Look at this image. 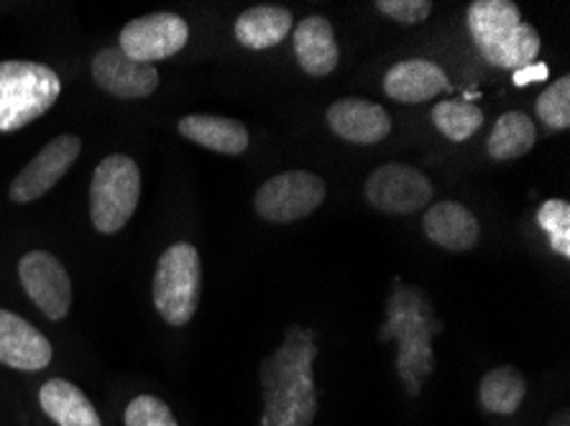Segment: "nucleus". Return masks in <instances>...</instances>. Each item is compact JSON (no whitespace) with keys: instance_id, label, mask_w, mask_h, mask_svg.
<instances>
[{"instance_id":"23","label":"nucleus","mask_w":570,"mask_h":426,"mask_svg":"<svg viewBox=\"0 0 570 426\" xmlns=\"http://www.w3.org/2000/svg\"><path fill=\"white\" fill-rule=\"evenodd\" d=\"M534 110L550 130H566L570 126V77L563 75L552 82L534 102Z\"/></svg>"},{"instance_id":"15","label":"nucleus","mask_w":570,"mask_h":426,"mask_svg":"<svg viewBox=\"0 0 570 426\" xmlns=\"http://www.w3.org/2000/svg\"><path fill=\"white\" fill-rule=\"evenodd\" d=\"M422 228L435 246L465 254L476 248L481 238V225L469 207L461 202H438L422 217Z\"/></svg>"},{"instance_id":"10","label":"nucleus","mask_w":570,"mask_h":426,"mask_svg":"<svg viewBox=\"0 0 570 426\" xmlns=\"http://www.w3.org/2000/svg\"><path fill=\"white\" fill-rule=\"evenodd\" d=\"M82 151L80 136L65 133L57 136L55 141H49L33 159L26 164L23 171L16 174L8 189V197L16 205H29L33 199L45 197L59 179L65 177L69 167L77 161V156Z\"/></svg>"},{"instance_id":"20","label":"nucleus","mask_w":570,"mask_h":426,"mask_svg":"<svg viewBox=\"0 0 570 426\" xmlns=\"http://www.w3.org/2000/svg\"><path fill=\"white\" fill-rule=\"evenodd\" d=\"M534 141H538V130H534L532 118L512 110L504 112L494 123V130H491L487 141V151L494 161H512L532 151Z\"/></svg>"},{"instance_id":"8","label":"nucleus","mask_w":570,"mask_h":426,"mask_svg":"<svg viewBox=\"0 0 570 426\" xmlns=\"http://www.w3.org/2000/svg\"><path fill=\"white\" fill-rule=\"evenodd\" d=\"M189 41V26L177 13H151L124 26L118 49L134 62L151 65L175 57Z\"/></svg>"},{"instance_id":"18","label":"nucleus","mask_w":570,"mask_h":426,"mask_svg":"<svg viewBox=\"0 0 570 426\" xmlns=\"http://www.w3.org/2000/svg\"><path fill=\"white\" fill-rule=\"evenodd\" d=\"M39 404L57 426H102L85 390L65 378H51L39 390Z\"/></svg>"},{"instance_id":"2","label":"nucleus","mask_w":570,"mask_h":426,"mask_svg":"<svg viewBox=\"0 0 570 426\" xmlns=\"http://www.w3.org/2000/svg\"><path fill=\"white\" fill-rule=\"evenodd\" d=\"M469 31L487 62L502 69H524L540 55V33L522 23L512 0H473Z\"/></svg>"},{"instance_id":"7","label":"nucleus","mask_w":570,"mask_h":426,"mask_svg":"<svg viewBox=\"0 0 570 426\" xmlns=\"http://www.w3.org/2000/svg\"><path fill=\"white\" fill-rule=\"evenodd\" d=\"M433 181L410 164H384L366 179V199L379 212H420L433 202Z\"/></svg>"},{"instance_id":"5","label":"nucleus","mask_w":570,"mask_h":426,"mask_svg":"<svg viewBox=\"0 0 570 426\" xmlns=\"http://www.w3.org/2000/svg\"><path fill=\"white\" fill-rule=\"evenodd\" d=\"M141 199V169L126 153L106 156L92 174L90 217L95 230L116 235L131 220Z\"/></svg>"},{"instance_id":"11","label":"nucleus","mask_w":570,"mask_h":426,"mask_svg":"<svg viewBox=\"0 0 570 426\" xmlns=\"http://www.w3.org/2000/svg\"><path fill=\"white\" fill-rule=\"evenodd\" d=\"M92 80L100 90L120 100H141L159 87V72L151 65L134 62L118 47L102 49L92 59Z\"/></svg>"},{"instance_id":"27","label":"nucleus","mask_w":570,"mask_h":426,"mask_svg":"<svg viewBox=\"0 0 570 426\" xmlns=\"http://www.w3.org/2000/svg\"><path fill=\"white\" fill-rule=\"evenodd\" d=\"M512 80H514V85H517V87H524V85H530V82H542V80H548V65L534 62V65L524 67V69H517Z\"/></svg>"},{"instance_id":"13","label":"nucleus","mask_w":570,"mask_h":426,"mask_svg":"<svg viewBox=\"0 0 570 426\" xmlns=\"http://www.w3.org/2000/svg\"><path fill=\"white\" fill-rule=\"evenodd\" d=\"M327 126L343 141L358 146L379 143L392 133V118H389V112L382 106H376V102L361 98L335 100L327 108Z\"/></svg>"},{"instance_id":"9","label":"nucleus","mask_w":570,"mask_h":426,"mask_svg":"<svg viewBox=\"0 0 570 426\" xmlns=\"http://www.w3.org/2000/svg\"><path fill=\"white\" fill-rule=\"evenodd\" d=\"M19 276L29 299L51 321L69 315L72 307V278L57 256L47 250H31L19 260Z\"/></svg>"},{"instance_id":"14","label":"nucleus","mask_w":570,"mask_h":426,"mask_svg":"<svg viewBox=\"0 0 570 426\" xmlns=\"http://www.w3.org/2000/svg\"><path fill=\"white\" fill-rule=\"evenodd\" d=\"M451 90V80L443 72V67L428 59H407V62L394 65L384 75V92L396 102H428Z\"/></svg>"},{"instance_id":"24","label":"nucleus","mask_w":570,"mask_h":426,"mask_svg":"<svg viewBox=\"0 0 570 426\" xmlns=\"http://www.w3.org/2000/svg\"><path fill=\"white\" fill-rule=\"evenodd\" d=\"M538 222L546 230L552 250L570 258V205L566 199H548L538 210Z\"/></svg>"},{"instance_id":"25","label":"nucleus","mask_w":570,"mask_h":426,"mask_svg":"<svg viewBox=\"0 0 570 426\" xmlns=\"http://www.w3.org/2000/svg\"><path fill=\"white\" fill-rule=\"evenodd\" d=\"M126 426H179L171 408L157 396H136L131 404L126 406L124 414Z\"/></svg>"},{"instance_id":"17","label":"nucleus","mask_w":570,"mask_h":426,"mask_svg":"<svg viewBox=\"0 0 570 426\" xmlns=\"http://www.w3.org/2000/svg\"><path fill=\"white\" fill-rule=\"evenodd\" d=\"M179 133L197 146H205L207 151L238 156L248 149L252 136L240 120L220 118V116H185L179 120Z\"/></svg>"},{"instance_id":"16","label":"nucleus","mask_w":570,"mask_h":426,"mask_svg":"<svg viewBox=\"0 0 570 426\" xmlns=\"http://www.w3.org/2000/svg\"><path fill=\"white\" fill-rule=\"evenodd\" d=\"M295 57L302 72L313 77L331 75L341 62V49L325 16H309L295 29Z\"/></svg>"},{"instance_id":"1","label":"nucleus","mask_w":570,"mask_h":426,"mask_svg":"<svg viewBox=\"0 0 570 426\" xmlns=\"http://www.w3.org/2000/svg\"><path fill=\"white\" fill-rule=\"evenodd\" d=\"M315 358V335L305 327L292 325L284 343L262 365V426H313L317 414Z\"/></svg>"},{"instance_id":"12","label":"nucleus","mask_w":570,"mask_h":426,"mask_svg":"<svg viewBox=\"0 0 570 426\" xmlns=\"http://www.w3.org/2000/svg\"><path fill=\"white\" fill-rule=\"evenodd\" d=\"M51 355V343L31 321L0 309V363L23 373H37L47 368Z\"/></svg>"},{"instance_id":"6","label":"nucleus","mask_w":570,"mask_h":426,"mask_svg":"<svg viewBox=\"0 0 570 426\" xmlns=\"http://www.w3.org/2000/svg\"><path fill=\"white\" fill-rule=\"evenodd\" d=\"M325 181L313 171L274 174L258 187L254 207L269 222H295L325 202Z\"/></svg>"},{"instance_id":"26","label":"nucleus","mask_w":570,"mask_h":426,"mask_svg":"<svg viewBox=\"0 0 570 426\" xmlns=\"http://www.w3.org/2000/svg\"><path fill=\"white\" fill-rule=\"evenodd\" d=\"M376 8L396 23H422L433 13L430 0H376Z\"/></svg>"},{"instance_id":"3","label":"nucleus","mask_w":570,"mask_h":426,"mask_svg":"<svg viewBox=\"0 0 570 426\" xmlns=\"http://www.w3.org/2000/svg\"><path fill=\"white\" fill-rule=\"evenodd\" d=\"M57 72L37 62H0V133H13L45 116L59 100Z\"/></svg>"},{"instance_id":"22","label":"nucleus","mask_w":570,"mask_h":426,"mask_svg":"<svg viewBox=\"0 0 570 426\" xmlns=\"http://www.w3.org/2000/svg\"><path fill=\"white\" fill-rule=\"evenodd\" d=\"M433 126L453 143L469 141L483 126V110L465 100H445L433 108Z\"/></svg>"},{"instance_id":"19","label":"nucleus","mask_w":570,"mask_h":426,"mask_svg":"<svg viewBox=\"0 0 570 426\" xmlns=\"http://www.w3.org/2000/svg\"><path fill=\"white\" fill-rule=\"evenodd\" d=\"M292 31V13L282 6H254L238 16L236 39L252 51L272 49Z\"/></svg>"},{"instance_id":"21","label":"nucleus","mask_w":570,"mask_h":426,"mask_svg":"<svg viewBox=\"0 0 570 426\" xmlns=\"http://www.w3.org/2000/svg\"><path fill=\"white\" fill-rule=\"evenodd\" d=\"M527 396V380L512 365L494 368L483 376L479 386V402L489 414L512 416Z\"/></svg>"},{"instance_id":"4","label":"nucleus","mask_w":570,"mask_h":426,"mask_svg":"<svg viewBox=\"0 0 570 426\" xmlns=\"http://www.w3.org/2000/svg\"><path fill=\"white\" fill-rule=\"evenodd\" d=\"M154 307L171 327H185L200 307L203 266L200 254L189 242H175L164 250L154 274Z\"/></svg>"},{"instance_id":"28","label":"nucleus","mask_w":570,"mask_h":426,"mask_svg":"<svg viewBox=\"0 0 570 426\" xmlns=\"http://www.w3.org/2000/svg\"><path fill=\"white\" fill-rule=\"evenodd\" d=\"M548 426H570V414L566 412V408H563V412H560V414H556V416H552V419L548 422Z\"/></svg>"}]
</instances>
